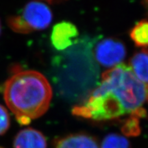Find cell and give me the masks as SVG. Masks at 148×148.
<instances>
[{"instance_id": "e0dca14e", "label": "cell", "mask_w": 148, "mask_h": 148, "mask_svg": "<svg viewBox=\"0 0 148 148\" xmlns=\"http://www.w3.org/2000/svg\"><path fill=\"white\" fill-rule=\"evenodd\" d=\"M0 148H4V147H0Z\"/></svg>"}, {"instance_id": "ba28073f", "label": "cell", "mask_w": 148, "mask_h": 148, "mask_svg": "<svg viewBox=\"0 0 148 148\" xmlns=\"http://www.w3.org/2000/svg\"><path fill=\"white\" fill-rule=\"evenodd\" d=\"M56 148H99L95 138L86 134H73L60 138Z\"/></svg>"}, {"instance_id": "277c9868", "label": "cell", "mask_w": 148, "mask_h": 148, "mask_svg": "<svg viewBox=\"0 0 148 148\" xmlns=\"http://www.w3.org/2000/svg\"><path fill=\"white\" fill-rule=\"evenodd\" d=\"M52 21V12L41 1L27 3L18 14L10 16L7 23L12 31L19 34H28L46 29Z\"/></svg>"}, {"instance_id": "8992f818", "label": "cell", "mask_w": 148, "mask_h": 148, "mask_svg": "<svg viewBox=\"0 0 148 148\" xmlns=\"http://www.w3.org/2000/svg\"><path fill=\"white\" fill-rule=\"evenodd\" d=\"M78 31L70 22L63 21L57 23L51 32V43L56 49L62 51L73 45L77 40Z\"/></svg>"}, {"instance_id": "5b68a950", "label": "cell", "mask_w": 148, "mask_h": 148, "mask_svg": "<svg viewBox=\"0 0 148 148\" xmlns=\"http://www.w3.org/2000/svg\"><path fill=\"white\" fill-rule=\"evenodd\" d=\"M125 47L119 40L105 38L98 42L95 49V56L99 64L105 66L117 65L125 56Z\"/></svg>"}, {"instance_id": "30bf717a", "label": "cell", "mask_w": 148, "mask_h": 148, "mask_svg": "<svg viewBox=\"0 0 148 148\" xmlns=\"http://www.w3.org/2000/svg\"><path fill=\"white\" fill-rule=\"evenodd\" d=\"M131 39L137 47H148V21L138 22L130 32Z\"/></svg>"}, {"instance_id": "7a4b0ae2", "label": "cell", "mask_w": 148, "mask_h": 148, "mask_svg": "<svg viewBox=\"0 0 148 148\" xmlns=\"http://www.w3.org/2000/svg\"><path fill=\"white\" fill-rule=\"evenodd\" d=\"M92 47L89 38L77 40L69 50L55 58V83L66 100L82 103L97 87L99 69Z\"/></svg>"}, {"instance_id": "8fae6325", "label": "cell", "mask_w": 148, "mask_h": 148, "mask_svg": "<svg viewBox=\"0 0 148 148\" xmlns=\"http://www.w3.org/2000/svg\"><path fill=\"white\" fill-rule=\"evenodd\" d=\"M101 148H130L126 138L118 134H110L103 139Z\"/></svg>"}, {"instance_id": "2e32d148", "label": "cell", "mask_w": 148, "mask_h": 148, "mask_svg": "<svg viewBox=\"0 0 148 148\" xmlns=\"http://www.w3.org/2000/svg\"><path fill=\"white\" fill-rule=\"evenodd\" d=\"M1 21H0V34H1Z\"/></svg>"}, {"instance_id": "9c48e42d", "label": "cell", "mask_w": 148, "mask_h": 148, "mask_svg": "<svg viewBox=\"0 0 148 148\" xmlns=\"http://www.w3.org/2000/svg\"><path fill=\"white\" fill-rule=\"evenodd\" d=\"M130 68L140 82L148 86V50L135 53L130 60Z\"/></svg>"}, {"instance_id": "7c38bea8", "label": "cell", "mask_w": 148, "mask_h": 148, "mask_svg": "<svg viewBox=\"0 0 148 148\" xmlns=\"http://www.w3.org/2000/svg\"><path fill=\"white\" fill-rule=\"evenodd\" d=\"M146 114V112L132 114L131 117L127 120V123L123 127V131L127 135H137L140 132L138 121L140 117H143Z\"/></svg>"}, {"instance_id": "52a82bcc", "label": "cell", "mask_w": 148, "mask_h": 148, "mask_svg": "<svg viewBox=\"0 0 148 148\" xmlns=\"http://www.w3.org/2000/svg\"><path fill=\"white\" fill-rule=\"evenodd\" d=\"M14 148H47V140L42 133L31 127L21 130L13 140Z\"/></svg>"}, {"instance_id": "5bb4252c", "label": "cell", "mask_w": 148, "mask_h": 148, "mask_svg": "<svg viewBox=\"0 0 148 148\" xmlns=\"http://www.w3.org/2000/svg\"><path fill=\"white\" fill-rule=\"evenodd\" d=\"M143 3H144V5H145V8H146V9H147V10L148 12V0H144Z\"/></svg>"}, {"instance_id": "9a60e30c", "label": "cell", "mask_w": 148, "mask_h": 148, "mask_svg": "<svg viewBox=\"0 0 148 148\" xmlns=\"http://www.w3.org/2000/svg\"><path fill=\"white\" fill-rule=\"evenodd\" d=\"M44 1H47V2H55V1H59V0H44Z\"/></svg>"}, {"instance_id": "3957f363", "label": "cell", "mask_w": 148, "mask_h": 148, "mask_svg": "<svg viewBox=\"0 0 148 148\" xmlns=\"http://www.w3.org/2000/svg\"><path fill=\"white\" fill-rule=\"evenodd\" d=\"M51 97L52 89L47 78L35 71L16 72L7 79L3 87L5 102L22 125L43 115Z\"/></svg>"}, {"instance_id": "4fadbf2b", "label": "cell", "mask_w": 148, "mask_h": 148, "mask_svg": "<svg viewBox=\"0 0 148 148\" xmlns=\"http://www.w3.org/2000/svg\"><path fill=\"white\" fill-rule=\"evenodd\" d=\"M10 126V118L8 110L0 104V135H3L8 131Z\"/></svg>"}, {"instance_id": "6da1fadb", "label": "cell", "mask_w": 148, "mask_h": 148, "mask_svg": "<svg viewBox=\"0 0 148 148\" xmlns=\"http://www.w3.org/2000/svg\"><path fill=\"white\" fill-rule=\"evenodd\" d=\"M148 86L138 79L130 66L121 63L102 74L100 84L82 103L72 109L74 115L103 121L126 114L145 112Z\"/></svg>"}]
</instances>
